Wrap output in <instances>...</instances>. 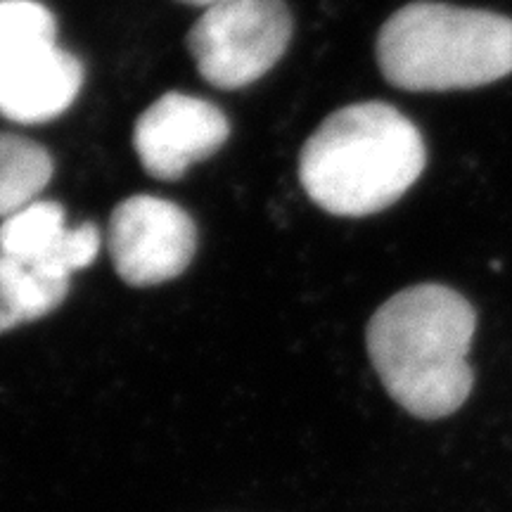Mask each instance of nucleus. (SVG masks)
<instances>
[{
  "label": "nucleus",
  "mask_w": 512,
  "mask_h": 512,
  "mask_svg": "<svg viewBox=\"0 0 512 512\" xmlns=\"http://www.w3.org/2000/svg\"><path fill=\"white\" fill-rule=\"evenodd\" d=\"M477 313L446 285H413L387 299L368 323V356L387 394L415 418L456 413L475 384L467 354Z\"/></svg>",
  "instance_id": "f257e3e1"
},
{
  "label": "nucleus",
  "mask_w": 512,
  "mask_h": 512,
  "mask_svg": "<svg viewBox=\"0 0 512 512\" xmlns=\"http://www.w3.org/2000/svg\"><path fill=\"white\" fill-rule=\"evenodd\" d=\"M285 0H219L188 34V48L202 79L221 91H238L285 55L292 38Z\"/></svg>",
  "instance_id": "20e7f679"
},
{
  "label": "nucleus",
  "mask_w": 512,
  "mask_h": 512,
  "mask_svg": "<svg viewBox=\"0 0 512 512\" xmlns=\"http://www.w3.org/2000/svg\"><path fill=\"white\" fill-rule=\"evenodd\" d=\"M69 280L48 278L0 254V332L38 320L67 299Z\"/></svg>",
  "instance_id": "1a4fd4ad"
},
{
  "label": "nucleus",
  "mask_w": 512,
  "mask_h": 512,
  "mask_svg": "<svg viewBox=\"0 0 512 512\" xmlns=\"http://www.w3.org/2000/svg\"><path fill=\"white\" fill-rule=\"evenodd\" d=\"M81 86L79 57L55 41L31 53L0 83V114L17 124H43L67 112Z\"/></svg>",
  "instance_id": "6e6552de"
},
{
  "label": "nucleus",
  "mask_w": 512,
  "mask_h": 512,
  "mask_svg": "<svg viewBox=\"0 0 512 512\" xmlns=\"http://www.w3.org/2000/svg\"><path fill=\"white\" fill-rule=\"evenodd\" d=\"M107 247L124 283L162 285L190 266L197 249V228L178 204L133 195L114 207Z\"/></svg>",
  "instance_id": "39448f33"
},
{
  "label": "nucleus",
  "mask_w": 512,
  "mask_h": 512,
  "mask_svg": "<svg viewBox=\"0 0 512 512\" xmlns=\"http://www.w3.org/2000/svg\"><path fill=\"white\" fill-rule=\"evenodd\" d=\"M377 64L401 91L479 88L512 74V19L446 3H411L384 22Z\"/></svg>",
  "instance_id": "7ed1b4c3"
},
{
  "label": "nucleus",
  "mask_w": 512,
  "mask_h": 512,
  "mask_svg": "<svg viewBox=\"0 0 512 512\" xmlns=\"http://www.w3.org/2000/svg\"><path fill=\"white\" fill-rule=\"evenodd\" d=\"M425 164V140L406 114L387 102H358L306 140L299 181L320 209L358 219L399 202Z\"/></svg>",
  "instance_id": "f03ea898"
},
{
  "label": "nucleus",
  "mask_w": 512,
  "mask_h": 512,
  "mask_svg": "<svg viewBox=\"0 0 512 512\" xmlns=\"http://www.w3.org/2000/svg\"><path fill=\"white\" fill-rule=\"evenodd\" d=\"M53 12L36 0H0V83L31 53L55 43Z\"/></svg>",
  "instance_id": "9b49d317"
},
{
  "label": "nucleus",
  "mask_w": 512,
  "mask_h": 512,
  "mask_svg": "<svg viewBox=\"0 0 512 512\" xmlns=\"http://www.w3.org/2000/svg\"><path fill=\"white\" fill-rule=\"evenodd\" d=\"M230 136V124L214 102L164 93L140 114L133 147L152 178L176 181L192 164L214 155Z\"/></svg>",
  "instance_id": "423d86ee"
},
{
  "label": "nucleus",
  "mask_w": 512,
  "mask_h": 512,
  "mask_svg": "<svg viewBox=\"0 0 512 512\" xmlns=\"http://www.w3.org/2000/svg\"><path fill=\"white\" fill-rule=\"evenodd\" d=\"M100 230L95 223L67 226L64 207L36 200L0 223V254L57 280H72L100 252Z\"/></svg>",
  "instance_id": "0eeeda50"
},
{
  "label": "nucleus",
  "mask_w": 512,
  "mask_h": 512,
  "mask_svg": "<svg viewBox=\"0 0 512 512\" xmlns=\"http://www.w3.org/2000/svg\"><path fill=\"white\" fill-rule=\"evenodd\" d=\"M53 178V159L34 140L0 133V219L36 202Z\"/></svg>",
  "instance_id": "9d476101"
},
{
  "label": "nucleus",
  "mask_w": 512,
  "mask_h": 512,
  "mask_svg": "<svg viewBox=\"0 0 512 512\" xmlns=\"http://www.w3.org/2000/svg\"><path fill=\"white\" fill-rule=\"evenodd\" d=\"M183 3H188V5H197V8H209V5L219 3V0H183Z\"/></svg>",
  "instance_id": "f8f14e48"
}]
</instances>
